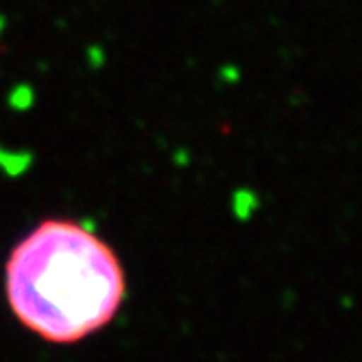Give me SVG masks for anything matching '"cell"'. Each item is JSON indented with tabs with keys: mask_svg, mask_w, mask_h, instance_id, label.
Here are the masks:
<instances>
[{
	"mask_svg": "<svg viewBox=\"0 0 362 362\" xmlns=\"http://www.w3.org/2000/svg\"><path fill=\"white\" fill-rule=\"evenodd\" d=\"M13 315L50 343H76L105 327L124 299L116 253L70 221H44L7 262Z\"/></svg>",
	"mask_w": 362,
	"mask_h": 362,
	"instance_id": "1",
	"label": "cell"
}]
</instances>
